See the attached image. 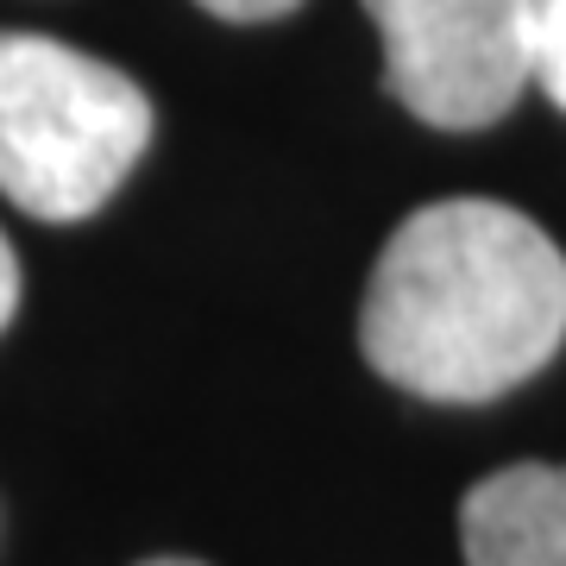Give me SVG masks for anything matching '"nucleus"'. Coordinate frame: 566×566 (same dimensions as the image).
Wrapping results in <instances>:
<instances>
[{
    "mask_svg": "<svg viewBox=\"0 0 566 566\" xmlns=\"http://www.w3.org/2000/svg\"><path fill=\"white\" fill-rule=\"evenodd\" d=\"M560 340L566 252L510 202L416 208L365 283V359L428 403H491L535 378Z\"/></svg>",
    "mask_w": 566,
    "mask_h": 566,
    "instance_id": "1",
    "label": "nucleus"
},
{
    "mask_svg": "<svg viewBox=\"0 0 566 566\" xmlns=\"http://www.w3.org/2000/svg\"><path fill=\"white\" fill-rule=\"evenodd\" d=\"M151 145V102L126 70L39 32H0V196L39 221H82Z\"/></svg>",
    "mask_w": 566,
    "mask_h": 566,
    "instance_id": "2",
    "label": "nucleus"
},
{
    "mask_svg": "<svg viewBox=\"0 0 566 566\" xmlns=\"http://www.w3.org/2000/svg\"><path fill=\"white\" fill-rule=\"evenodd\" d=\"M385 39V88L441 133L497 126L535 82L528 0H365Z\"/></svg>",
    "mask_w": 566,
    "mask_h": 566,
    "instance_id": "3",
    "label": "nucleus"
},
{
    "mask_svg": "<svg viewBox=\"0 0 566 566\" xmlns=\"http://www.w3.org/2000/svg\"><path fill=\"white\" fill-rule=\"evenodd\" d=\"M465 566H566V465H504L460 504Z\"/></svg>",
    "mask_w": 566,
    "mask_h": 566,
    "instance_id": "4",
    "label": "nucleus"
},
{
    "mask_svg": "<svg viewBox=\"0 0 566 566\" xmlns=\"http://www.w3.org/2000/svg\"><path fill=\"white\" fill-rule=\"evenodd\" d=\"M535 13V82L554 107H566V0H528Z\"/></svg>",
    "mask_w": 566,
    "mask_h": 566,
    "instance_id": "5",
    "label": "nucleus"
},
{
    "mask_svg": "<svg viewBox=\"0 0 566 566\" xmlns=\"http://www.w3.org/2000/svg\"><path fill=\"white\" fill-rule=\"evenodd\" d=\"M196 7H208L214 20H283V13H296L303 0H196Z\"/></svg>",
    "mask_w": 566,
    "mask_h": 566,
    "instance_id": "6",
    "label": "nucleus"
},
{
    "mask_svg": "<svg viewBox=\"0 0 566 566\" xmlns=\"http://www.w3.org/2000/svg\"><path fill=\"white\" fill-rule=\"evenodd\" d=\"M13 308H20V264H13V245L0 233V327L13 322Z\"/></svg>",
    "mask_w": 566,
    "mask_h": 566,
    "instance_id": "7",
    "label": "nucleus"
},
{
    "mask_svg": "<svg viewBox=\"0 0 566 566\" xmlns=\"http://www.w3.org/2000/svg\"><path fill=\"white\" fill-rule=\"evenodd\" d=\"M145 566H202V560H145Z\"/></svg>",
    "mask_w": 566,
    "mask_h": 566,
    "instance_id": "8",
    "label": "nucleus"
}]
</instances>
